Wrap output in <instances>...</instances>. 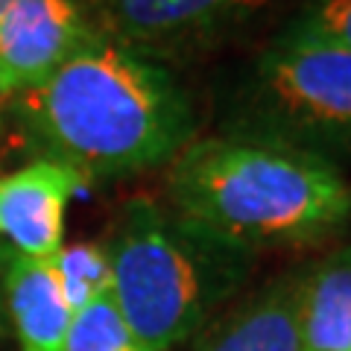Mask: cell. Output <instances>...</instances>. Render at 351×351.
Returning a JSON list of instances; mask_svg holds the SVG:
<instances>
[{"instance_id":"cell-8","label":"cell","mask_w":351,"mask_h":351,"mask_svg":"<svg viewBox=\"0 0 351 351\" xmlns=\"http://www.w3.org/2000/svg\"><path fill=\"white\" fill-rule=\"evenodd\" d=\"M302 276L304 269L272 278L176 351H302Z\"/></svg>"},{"instance_id":"cell-13","label":"cell","mask_w":351,"mask_h":351,"mask_svg":"<svg viewBox=\"0 0 351 351\" xmlns=\"http://www.w3.org/2000/svg\"><path fill=\"white\" fill-rule=\"evenodd\" d=\"M284 32L316 38L351 53V0H307Z\"/></svg>"},{"instance_id":"cell-15","label":"cell","mask_w":351,"mask_h":351,"mask_svg":"<svg viewBox=\"0 0 351 351\" xmlns=\"http://www.w3.org/2000/svg\"><path fill=\"white\" fill-rule=\"evenodd\" d=\"M9 3H12V0H0V15H3L6 9H9Z\"/></svg>"},{"instance_id":"cell-3","label":"cell","mask_w":351,"mask_h":351,"mask_svg":"<svg viewBox=\"0 0 351 351\" xmlns=\"http://www.w3.org/2000/svg\"><path fill=\"white\" fill-rule=\"evenodd\" d=\"M112 299L149 351L193 339L243 287L252 255L219 243L152 199H129L106 243Z\"/></svg>"},{"instance_id":"cell-11","label":"cell","mask_w":351,"mask_h":351,"mask_svg":"<svg viewBox=\"0 0 351 351\" xmlns=\"http://www.w3.org/2000/svg\"><path fill=\"white\" fill-rule=\"evenodd\" d=\"M50 263L73 313H80L100 295L112 293V258H108L106 243L62 246Z\"/></svg>"},{"instance_id":"cell-1","label":"cell","mask_w":351,"mask_h":351,"mask_svg":"<svg viewBox=\"0 0 351 351\" xmlns=\"http://www.w3.org/2000/svg\"><path fill=\"white\" fill-rule=\"evenodd\" d=\"M44 158L88 182L152 170L191 144L193 106L167 64L94 32L44 82L9 103Z\"/></svg>"},{"instance_id":"cell-5","label":"cell","mask_w":351,"mask_h":351,"mask_svg":"<svg viewBox=\"0 0 351 351\" xmlns=\"http://www.w3.org/2000/svg\"><path fill=\"white\" fill-rule=\"evenodd\" d=\"M276 3L278 0H82L97 32L161 64L217 47Z\"/></svg>"},{"instance_id":"cell-7","label":"cell","mask_w":351,"mask_h":351,"mask_svg":"<svg viewBox=\"0 0 351 351\" xmlns=\"http://www.w3.org/2000/svg\"><path fill=\"white\" fill-rule=\"evenodd\" d=\"M88 179L59 161L38 158L0 176V237L6 249L27 258L53 261L62 249L64 208Z\"/></svg>"},{"instance_id":"cell-10","label":"cell","mask_w":351,"mask_h":351,"mask_svg":"<svg viewBox=\"0 0 351 351\" xmlns=\"http://www.w3.org/2000/svg\"><path fill=\"white\" fill-rule=\"evenodd\" d=\"M299 328L302 351H351V246L304 269Z\"/></svg>"},{"instance_id":"cell-2","label":"cell","mask_w":351,"mask_h":351,"mask_svg":"<svg viewBox=\"0 0 351 351\" xmlns=\"http://www.w3.org/2000/svg\"><path fill=\"white\" fill-rule=\"evenodd\" d=\"M167 199L176 217L246 255L322 243L351 217L337 164L232 132L193 141L173 158Z\"/></svg>"},{"instance_id":"cell-16","label":"cell","mask_w":351,"mask_h":351,"mask_svg":"<svg viewBox=\"0 0 351 351\" xmlns=\"http://www.w3.org/2000/svg\"><path fill=\"white\" fill-rule=\"evenodd\" d=\"M0 337H3V302H0Z\"/></svg>"},{"instance_id":"cell-12","label":"cell","mask_w":351,"mask_h":351,"mask_svg":"<svg viewBox=\"0 0 351 351\" xmlns=\"http://www.w3.org/2000/svg\"><path fill=\"white\" fill-rule=\"evenodd\" d=\"M64 351H149L117 311L112 293L73 313Z\"/></svg>"},{"instance_id":"cell-4","label":"cell","mask_w":351,"mask_h":351,"mask_svg":"<svg viewBox=\"0 0 351 351\" xmlns=\"http://www.w3.org/2000/svg\"><path fill=\"white\" fill-rule=\"evenodd\" d=\"M228 132L287 144L331 164L351 156V53L284 32L246 76Z\"/></svg>"},{"instance_id":"cell-6","label":"cell","mask_w":351,"mask_h":351,"mask_svg":"<svg viewBox=\"0 0 351 351\" xmlns=\"http://www.w3.org/2000/svg\"><path fill=\"white\" fill-rule=\"evenodd\" d=\"M82 0H12L0 15V80L12 94L44 82L94 36Z\"/></svg>"},{"instance_id":"cell-14","label":"cell","mask_w":351,"mask_h":351,"mask_svg":"<svg viewBox=\"0 0 351 351\" xmlns=\"http://www.w3.org/2000/svg\"><path fill=\"white\" fill-rule=\"evenodd\" d=\"M12 97H15V94L3 85V80H0V126H3V114L9 112V103H12Z\"/></svg>"},{"instance_id":"cell-9","label":"cell","mask_w":351,"mask_h":351,"mask_svg":"<svg viewBox=\"0 0 351 351\" xmlns=\"http://www.w3.org/2000/svg\"><path fill=\"white\" fill-rule=\"evenodd\" d=\"M6 313L21 351H64L73 311L50 261L0 252Z\"/></svg>"}]
</instances>
